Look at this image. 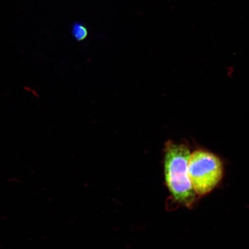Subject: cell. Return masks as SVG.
Segmentation results:
<instances>
[{
    "label": "cell",
    "instance_id": "3",
    "mask_svg": "<svg viewBox=\"0 0 249 249\" xmlns=\"http://www.w3.org/2000/svg\"><path fill=\"white\" fill-rule=\"evenodd\" d=\"M71 34L74 39L80 42L87 38L89 35V31L85 25L80 23H75L73 24Z\"/></svg>",
    "mask_w": 249,
    "mask_h": 249
},
{
    "label": "cell",
    "instance_id": "2",
    "mask_svg": "<svg viewBox=\"0 0 249 249\" xmlns=\"http://www.w3.org/2000/svg\"><path fill=\"white\" fill-rule=\"evenodd\" d=\"M189 174L196 194L203 196L215 188L223 176L220 159L210 152L197 150L191 154Z\"/></svg>",
    "mask_w": 249,
    "mask_h": 249
},
{
    "label": "cell",
    "instance_id": "1",
    "mask_svg": "<svg viewBox=\"0 0 249 249\" xmlns=\"http://www.w3.org/2000/svg\"><path fill=\"white\" fill-rule=\"evenodd\" d=\"M191 152L185 145L167 143L164 158L165 178L174 198L190 207L195 200V192L189 174Z\"/></svg>",
    "mask_w": 249,
    "mask_h": 249
}]
</instances>
